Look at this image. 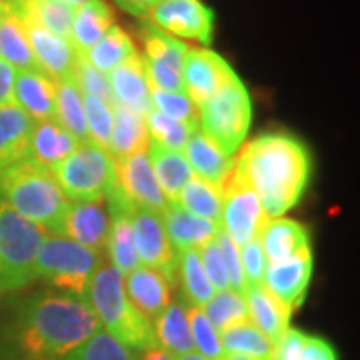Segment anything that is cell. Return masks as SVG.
<instances>
[{"label":"cell","mask_w":360,"mask_h":360,"mask_svg":"<svg viewBox=\"0 0 360 360\" xmlns=\"http://www.w3.org/2000/svg\"><path fill=\"white\" fill-rule=\"evenodd\" d=\"M153 25L174 39L208 46L214 32V13L200 0H158L148 13Z\"/></svg>","instance_id":"obj_10"},{"label":"cell","mask_w":360,"mask_h":360,"mask_svg":"<svg viewBox=\"0 0 360 360\" xmlns=\"http://www.w3.org/2000/svg\"><path fill=\"white\" fill-rule=\"evenodd\" d=\"M130 304L148 322H155L172 300V284L165 274L148 266H136L122 276Z\"/></svg>","instance_id":"obj_16"},{"label":"cell","mask_w":360,"mask_h":360,"mask_svg":"<svg viewBox=\"0 0 360 360\" xmlns=\"http://www.w3.org/2000/svg\"><path fill=\"white\" fill-rule=\"evenodd\" d=\"M34 120L16 104L0 106V172L30 158Z\"/></svg>","instance_id":"obj_21"},{"label":"cell","mask_w":360,"mask_h":360,"mask_svg":"<svg viewBox=\"0 0 360 360\" xmlns=\"http://www.w3.org/2000/svg\"><path fill=\"white\" fill-rule=\"evenodd\" d=\"M146 155H148L155 179L162 194L167 196L168 202H176L184 184L194 176L186 158H184V153L170 150L156 142H148Z\"/></svg>","instance_id":"obj_28"},{"label":"cell","mask_w":360,"mask_h":360,"mask_svg":"<svg viewBox=\"0 0 360 360\" xmlns=\"http://www.w3.org/2000/svg\"><path fill=\"white\" fill-rule=\"evenodd\" d=\"M110 26H115V14L110 4L106 0H90L75 11L68 40L77 54H84L103 39L110 30Z\"/></svg>","instance_id":"obj_23"},{"label":"cell","mask_w":360,"mask_h":360,"mask_svg":"<svg viewBox=\"0 0 360 360\" xmlns=\"http://www.w3.org/2000/svg\"><path fill=\"white\" fill-rule=\"evenodd\" d=\"M174 360H206V359H202V356H200V354H198V352H188V354H182V356H176V359Z\"/></svg>","instance_id":"obj_52"},{"label":"cell","mask_w":360,"mask_h":360,"mask_svg":"<svg viewBox=\"0 0 360 360\" xmlns=\"http://www.w3.org/2000/svg\"><path fill=\"white\" fill-rule=\"evenodd\" d=\"M245 300L246 310H248V322L252 326H257L258 330L276 347V342L290 328L292 310L288 309L283 300H278L270 290H266L262 284L248 288Z\"/></svg>","instance_id":"obj_20"},{"label":"cell","mask_w":360,"mask_h":360,"mask_svg":"<svg viewBox=\"0 0 360 360\" xmlns=\"http://www.w3.org/2000/svg\"><path fill=\"white\" fill-rule=\"evenodd\" d=\"M84 300L103 330L115 336L122 345L136 352L156 347L153 322L146 321L130 304L129 296L124 292L122 274L110 262L103 260L92 274Z\"/></svg>","instance_id":"obj_4"},{"label":"cell","mask_w":360,"mask_h":360,"mask_svg":"<svg viewBox=\"0 0 360 360\" xmlns=\"http://www.w3.org/2000/svg\"><path fill=\"white\" fill-rule=\"evenodd\" d=\"M26 6L46 30L66 40L70 39L75 8H70L60 0H26Z\"/></svg>","instance_id":"obj_39"},{"label":"cell","mask_w":360,"mask_h":360,"mask_svg":"<svg viewBox=\"0 0 360 360\" xmlns=\"http://www.w3.org/2000/svg\"><path fill=\"white\" fill-rule=\"evenodd\" d=\"M217 243H219L220 257H222V264H224V272L229 278V288L234 290L236 295H246V283L245 274H243V266H240V252L238 246L232 243L231 238L219 231L217 234Z\"/></svg>","instance_id":"obj_44"},{"label":"cell","mask_w":360,"mask_h":360,"mask_svg":"<svg viewBox=\"0 0 360 360\" xmlns=\"http://www.w3.org/2000/svg\"><path fill=\"white\" fill-rule=\"evenodd\" d=\"M148 130L144 115H139L127 106L112 104V130H110V146L108 153L115 160L146 150L148 146Z\"/></svg>","instance_id":"obj_27"},{"label":"cell","mask_w":360,"mask_h":360,"mask_svg":"<svg viewBox=\"0 0 360 360\" xmlns=\"http://www.w3.org/2000/svg\"><path fill=\"white\" fill-rule=\"evenodd\" d=\"M52 174L68 200L103 202L106 194L118 184L116 162L108 150L94 142H78Z\"/></svg>","instance_id":"obj_8"},{"label":"cell","mask_w":360,"mask_h":360,"mask_svg":"<svg viewBox=\"0 0 360 360\" xmlns=\"http://www.w3.org/2000/svg\"><path fill=\"white\" fill-rule=\"evenodd\" d=\"M0 58L6 60L14 70L39 68L30 51L22 22L6 8V4L2 6V14H0Z\"/></svg>","instance_id":"obj_31"},{"label":"cell","mask_w":360,"mask_h":360,"mask_svg":"<svg viewBox=\"0 0 360 360\" xmlns=\"http://www.w3.org/2000/svg\"><path fill=\"white\" fill-rule=\"evenodd\" d=\"M75 80H77L78 89L82 94H89V96H96L104 103L115 104L112 101V92H110V86H108V78L103 72H98L96 68L92 66L78 54L77 66H75Z\"/></svg>","instance_id":"obj_43"},{"label":"cell","mask_w":360,"mask_h":360,"mask_svg":"<svg viewBox=\"0 0 360 360\" xmlns=\"http://www.w3.org/2000/svg\"><path fill=\"white\" fill-rule=\"evenodd\" d=\"M176 283L182 288V300L188 307L202 309L206 302L214 295V288L206 278L205 269L200 264L198 250H184L179 252L176 264Z\"/></svg>","instance_id":"obj_34"},{"label":"cell","mask_w":360,"mask_h":360,"mask_svg":"<svg viewBox=\"0 0 360 360\" xmlns=\"http://www.w3.org/2000/svg\"><path fill=\"white\" fill-rule=\"evenodd\" d=\"M198 257H200V264H202L206 278L210 281L214 292L217 290H226L229 288V278H226V272H224V264H222L217 236L210 243H206L205 246L198 248Z\"/></svg>","instance_id":"obj_46"},{"label":"cell","mask_w":360,"mask_h":360,"mask_svg":"<svg viewBox=\"0 0 360 360\" xmlns=\"http://www.w3.org/2000/svg\"><path fill=\"white\" fill-rule=\"evenodd\" d=\"M220 191H222L220 231L236 246H243L248 240L258 238L270 219L260 205L257 193L250 188V184L232 168L229 179L222 182Z\"/></svg>","instance_id":"obj_9"},{"label":"cell","mask_w":360,"mask_h":360,"mask_svg":"<svg viewBox=\"0 0 360 360\" xmlns=\"http://www.w3.org/2000/svg\"><path fill=\"white\" fill-rule=\"evenodd\" d=\"M236 72L232 66L210 49H188L182 65L184 92L196 106L212 98Z\"/></svg>","instance_id":"obj_13"},{"label":"cell","mask_w":360,"mask_h":360,"mask_svg":"<svg viewBox=\"0 0 360 360\" xmlns=\"http://www.w3.org/2000/svg\"><path fill=\"white\" fill-rule=\"evenodd\" d=\"M186 314H188V324H191L194 352H198L206 360L222 359L224 350H222V345H220V335L214 330V326L208 322L202 309L186 304Z\"/></svg>","instance_id":"obj_40"},{"label":"cell","mask_w":360,"mask_h":360,"mask_svg":"<svg viewBox=\"0 0 360 360\" xmlns=\"http://www.w3.org/2000/svg\"><path fill=\"white\" fill-rule=\"evenodd\" d=\"M101 324L86 300L58 290H40L18 307L11 324L16 360H63Z\"/></svg>","instance_id":"obj_1"},{"label":"cell","mask_w":360,"mask_h":360,"mask_svg":"<svg viewBox=\"0 0 360 360\" xmlns=\"http://www.w3.org/2000/svg\"><path fill=\"white\" fill-rule=\"evenodd\" d=\"M238 252H240V266H243V274H245L246 290L260 286L262 278H264L266 264H269L264 252H262L260 240L258 238L248 240L246 245L238 246Z\"/></svg>","instance_id":"obj_45"},{"label":"cell","mask_w":360,"mask_h":360,"mask_svg":"<svg viewBox=\"0 0 360 360\" xmlns=\"http://www.w3.org/2000/svg\"><path fill=\"white\" fill-rule=\"evenodd\" d=\"M115 162L118 186L130 200V205L162 214L170 202L156 182L146 150L134 153V155L127 156L122 160H115Z\"/></svg>","instance_id":"obj_14"},{"label":"cell","mask_w":360,"mask_h":360,"mask_svg":"<svg viewBox=\"0 0 360 360\" xmlns=\"http://www.w3.org/2000/svg\"><path fill=\"white\" fill-rule=\"evenodd\" d=\"M158 0H116V4L127 11V13L134 14V16H141V18H148V13L153 11Z\"/></svg>","instance_id":"obj_50"},{"label":"cell","mask_w":360,"mask_h":360,"mask_svg":"<svg viewBox=\"0 0 360 360\" xmlns=\"http://www.w3.org/2000/svg\"><path fill=\"white\" fill-rule=\"evenodd\" d=\"M46 234L0 200V296L34 283V262Z\"/></svg>","instance_id":"obj_6"},{"label":"cell","mask_w":360,"mask_h":360,"mask_svg":"<svg viewBox=\"0 0 360 360\" xmlns=\"http://www.w3.org/2000/svg\"><path fill=\"white\" fill-rule=\"evenodd\" d=\"M304 333L298 328H288L283 338L274 347V359L276 360H300V350L304 342Z\"/></svg>","instance_id":"obj_48"},{"label":"cell","mask_w":360,"mask_h":360,"mask_svg":"<svg viewBox=\"0 0 360 360\" xmlns=\"http://www.w3.org/2000/svg\"><path fill=\"white\" fill-rule=\"evenodd\" d=\"M136 360H174L172 354H168L167 350H162L160 347H153L136 352Z\"/></svg>","instance_id":"obj_51"},{"label":"cell","mask_w":360,"mask_h":360,"mask_svg":"<svg viewBox=\"0 0 360 360\" xmlns=\"http://www.w3.org/2000/svg\"><path fill=\"white\" fill-rule=\"evenodd\" d=\"M136 44L129 32L122 26H110V30L98 40L92 49L80 54L92 68H96L98 72L108 75L110 70H115L116 66L127 63L136 54Z\"/></svg>","instance_id":"obj_29"},{"label":"cell","mask_w":360,"mask_h":360,"mask_svg":"<svg viewBox=\"0 0 360 360\" xmlns=\"http://www.w3.org/2000/svg\"><path fill=\"white\" fill-rule=\"evenodd\" d=\"M202 312L219 335L231 326L248 321L245 296L236 295L231 288L217 290L212 298L202 307Z\"/></svg>","instance_id":"obj_36"},{"label":"cell","mask_w":360,"mask_h":360,"mask_svg":"<svg viewBox=\"0 0 360 360\" xmlns=\"http://www.w3.org/2000/svg\"><path fill=\"white\" fill-rule=\"evenodd\" d=\"M224 354H240L252 360L274 359V345L250 322H240L220 333Z\"/></svg>","instance_id":"obj_35"},{"label":"cell","mask_w":360,"mask_h":360,"mask_svg":"<svg viewBox=\"0 0 360 360\" xmlns=\"http://www.w3.org/2000/svg\"><path fill=\"white\" fill-rule=\"evenodd\" d=\"M234 170L257 193L269 219H278L295 208L307 193L312 156L295 134L264 132L238 148Z\"/></svg>","instance_id":"obj_2"},{"label":"cell","mask_w":360,"mask_h":360,"mask_svg":"<svg viewBox=\"0 0 360 360\" xmlns=\"http://www.w3.org/2000/svg\"><path fill=\"white\" fill-rule=\"evenodd\" d=\"M63 360H136V350L101 328Z\"/></svg>","instance_id":"obj_38"},{"label":"cell","mask_w":360,"mask_h":360,"mask_svg":"<svg viewBox=\"0 0 360 360\" xmlns=\"http://www.w3.org/2000/svg\"><path fill=\"white\" fill-rule=\"evenodd\" d=\"M14 75L13 66L0 58V106L14 104Z\"/></svg>","instance_id":"obj_49"},{"label":"cell","mask_w":360,"mask_h":360,"mask_svg":"<svg viewBox=\"0 0 360 360\" xmlns=\"http://www.w3.org/2000/svg\"><path fill=\"white\" fill-rule=\"evenodd\" d=\"M54 120L63 129L68 130L78 142L89 141L82 92L78 89L75 78H66V80L56 82V112H54Z\"/></svg>","instance_id":"obj_32"},{"label":"cell","mask_w":360,"mask_h":360,"mask_svg":"<svg viewBox=\"0 0 360 360\" xmlns=\"http://www.w3.org/2000/svg\"><path fill=\"white\" fill-rule=\"evenodd\" d=\"M78 146V141L54 118L37 120L30 134V158L52 170Z\"/></svg>","instance_id":"obj_24"},{"label":"cell","mask_w":360,"mask_h":360,"mask_svg":"<svg viewBox=\"0 0 360 360\" xmlns=\"http://www.w3.org/2000/svg\"><path fill=\"white\" fill-rule=\"evenodd\" d=\"M270 360H276V359H270Z\"/></svg>","instance_id":"obj_55"},{"label":"cell","mask_w":360,"mask_h":360,"mask_svg":"<svg viewBox=\"0 0 360 360\" xmlns=\"http://www.w3.org/2000/svg\"><path fill=\"white\" fill-rule=\"evenodd\" d=\"M139 39L142 42V58L162 65L182 75V65L188 46L182 40L170 37L155 25H139Z\"/></svg>","instance_id":"obj_30"},{"label":"cell","mask_w":360,"mask_h":360,"mask_svg":"<svg viewBox=\"0 0 360 360\" xmlns=\"http://www.w3.org/2000/svg\"><path fill=\"white\" fill-rule=\"evenodd\" d=\"M153 330H155L156 347L167 350L174 359L194 350L188 314H186V302L182 298L170 300L165 312L153 322Z\"/></svg>","instance_id":"obj_25"},{"label":"cell","mask_w":360,"mask_h":360,"mask_svg":"<svg viewBox=\"0 0 360 360\" xmlns=\"http://www.w3.org/2000/svg\"><path fill=\"white\" fill-rule=\"evenodd\" d=\"M103 260V252L89 250L63 234H46L34 262V283L42 281L52 290L84 300L90 278Z\"/></svg>","instance_id":"obj_5"},{"label":"cell","mask_w":360,"mask_h":360,"mask_svg":"<svg viewBox=\"0 0 360 360\" xmlns=\"http://www.w3.org/2000/svg\"><path fill=\"white\" fill-rule=\"evenodd\" d=\"M258 240L266 262H281L284 258L296 255L300 248L310 246V234L309 229H304L300 222L278 217L266 222Z\"/></svg>","instance_id":"obj_26"},{"label":"cell","mask_w":360,"mask_h":360,"mask_svg":"<svg viewBox=\"0 0 360 360\" xmlns=\"http://www.w3.org/2000/svg\"><path fill=\"white\" fill-rule=\"evenodd\" d=\"M2 6H4V0H0V14H2Z\"/></svg>","instance_id":"obj_54"},{"label":"cell","mask_w":360,"mask_h":360,"mask_svg":"<svg viewBox=\"0 0 360 360\" xmlns=\"http://www.w3.org/2000/svg\"><path fill=\"white\" fill-rule=\"evenodd\" d=\"M160 219H162L165 232H167L172 248L176 250V255L184 252V250H198L200 246L210 243L220 231L219 224L193 217L191 212H186L184 208H180L174 202L167 206V210L160 214Z\"/></svg>","instance_id":"obj_19"},{"label":"cell","mask_w":360,"mask_h":360,"mask_svg":"<svg viewBox=\"0 0 360 360\" xmlns=\"http://www.w3.org/2000/svg\"><path fill=\"white\" fill-rule=\"evenodd\" d=\"M0 200L49 234H60L68 198L52 170L32 158L0 172Z\"/></svg>","instance_id":"obj_3"},{"label":"cell","mask_w":360,"mask_h":360,"mask_svg":"<svg viewBox=\"0 0 360 360\" xmlns=\"http://www.w3.org/2000/svg\"><path fill=\"white\" fill-rule=\"evenodd\" d=\"M110 214L103 202L68 200L60 234L94 252H104Z\"/></svg>","instance_id":"obj_15"},{"label":"cell","mask_w":360,"mask_h":360,"mask_svg":"<svg viewBox=\"0 0 360 360\" xmlns=\"http://www.w3.org/2000/svg\"><path fill=\"white\" fill-rule=\"evenodd\" d=\"M182 153L194 176L219 186H222V182L229 179L234 168V156L222 153L200 129H196L191 134Z\"/></svg>","instance_id":"obj_22"},{"label":"cell","mask_w":360,"mask_h":360,"mask_svg":"<svg viewBox=\"0 0 360 360\" xmlns=\"http://www.w3.org/2000/svg\"><path fill=\"white\" fill-rule=\"evenodd\" d=\"M300 360H340L336 348L322 336L307 335L300 350Z\"/></svg>","instance_id":"obj_47"},{"label":"cell","mask_w":360,"mask_h":360,"mask_svg":"<svg viewBox=\"0 0 360 360\" xmlns=\"http://www.w3.org/2000/svg\"><path fill=\"white\" fill-rule=\"evenodd\" d=\"M250 122L252 103L238 75L198 106V129L229 156H236L238 148L245 144Z\"/></svg>","instance_id":"obj_7"},{"label":"cell","mask_w":360,"mask_h":360,"mask_svg":"<svg viewBox=\"0 0 360 360\" xmlns=\"http://www.w3.org/2000/svg\"><path fill=\"white\" fill-rule=\"evenodd\" d=\"M144 120H146V130H148L150 142H156L170 150H180V153L184 150L191 134L198 129V127H191L186 122L174 120L155 108L144 115Z\"/></svg>","instance_id":"obj_37"},{"label":"cell","mask_w":360,"mask_h":360,"mask_svg":"<svg viewBox=\"0 0 360 360\" xmlns=\"http://www.w3.org/2000/svg\"><path fill=\"white\" fill-rule=\"evenodd\" d=\"M60 2H65V4H68L70 8H75V11H77L78 6L86 4V2H90V0H60Z\"/></svg>","instance_id":"obj_53"},{"label":"cell","mask_w":360,"mask_h":360,"mask_svg":"<svg viewBox=\"0 0 360 360\" xmlns=\"http://www.w3.org/2000/svg\"><path fill=\"white\" fill-rule=\"evenodd\" d=\"M82 103H84L89 141L108 150L110 130H112V104L104 103L96 96H89V94H82Z\"/></svg>","instance_id":"obj_41"},{"label":"cell","mask_w":360,"mask_h":360,"mask_svg":"<svg viewBox=\"0 0 360 360\" xmlns=\"http://www.w3.org/2000/svg\"><path fill=\"white\" fill-rule=\"evenodd\" d=\"M180 208L191 212L193 217L210 220L220 226V210H222V191L219 184L193 176L180 191L176 202Z\"/></svg>","instance_id":"obj_33"},{"label":"cell","mask_w":360,"mask_h":360,"mask_svg":"<svg viewBox=\"0 0 360 360\" xmlns=\"http://www.w3.org/2000/svg\"><path fill=\"white\" fill-rule=\"evenodd\" d=\"M14 104L25 110L34 122L51 120L56 112V80H52L40 68L16 70Z\"/></svg>","instance_id":"obj_17"},{"label":"cell","mask_w":360,"mask_h":360,"mask_svg":"<svg viewBox=\"0 0 360 360\" xmlns=\"http://www.w3.org/2000/svg\"><path fill=\"white\" fill-rule=\"evenodd\" d=\"M312 269H314L312 248L304 246L296 255L284 258L281 262H269L264 270L262 286L278 300H283L288 309L298 310L309 295Z\"/></svg>","instance_id":"obj_12"},{"label":"cell","mask_w":360,"mask_h":360,"mask_svg":"<svg viewBox=\"0 0 360 360\" xmlns=\"http://www.w3.org/2000/svg\"><path fill=\"white\" fill-rule=\"evenodd\" d=\"M153 108L170 116L174 120L198 127V106L186 92H167V90H150Z\"/></svg>","instance_id":"obj_42"},{"label":"cell","mask_w":360,"mask_h":360,"mask_svg":"<svg viewBox=\"0 0 360 360\" xmlns=\"http://www.w3.org/2000/svg\"><path fill=\"white\" fill-rule=\"evenodd\" d=\"M106 78H108V86L112 92L115 104L127 106L139 115H146L148 110H153L150 84H148L144 65H142V56L139 52L127 63L110 70Z\"/></svg>","instance_id":"obj_18"},{"label":"cell","mask_w":360,"mask_h":360,"mask_svg":"<svg viewBox=\"0 0 360 360\" xmlns=\"http://www.w3.org/2000/svg\"><path fill=\"white\" fill-rule=\"evenodd\" d=\"M130 222H132V234H134L139 262L142 266L158 270L174 286L179 255L168 240L160 214L134 206L130 212Z\"/></svg>","instance_id":"obj_11"}]
</instances>
